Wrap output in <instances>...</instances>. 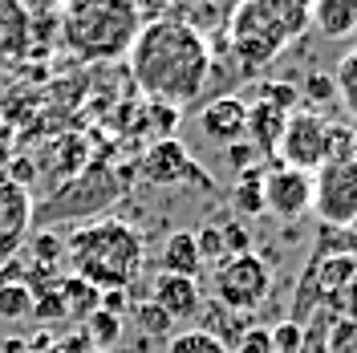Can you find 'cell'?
<instances>
[{
    "label": "cell",
    "mask_w": 357,
    "mask_h": 353,
    "mask_svg": "<svg viewBox=\"0 0 357 353\" xmlns=\"http://www.w3.org/2000/svg\"><path fill=\"white\" fill-rule=\"evenodd\" d=\"M24 313H33V288L29 285L0 288V317H24Z\"/></svg>",
    "instance_id": "22"
},
{
    "label": "cell",
    "mask_w": 357,
    "mask_h": 353,
    "mask_svg": "<svg viewBox=\"0 0 357 353\" xmlns=\"http://www.w3.org/2000/svg\"><path fill=\"white\" fill-rule=\"evenodd\" d=\"M268 296H272V268L256 252H244V256H231V260L215 264V301L223 309L252 317L256 309H264Z\"/></svg>",
    "instance_id": "4"
},
{
    "label": "cell",
    "mask_w": 357,
    "mask_h": 353,
    "mask_svg": "<svg viewBox=\"0 0 357 353\" xmlns=\"http://www.w3.org/2000/svg\"><path fill=\"white\" fill-rule=\"evenodd\" d=\"M227 353H272V337H268V329H248Z\"/></svg>",
    "instance_id": "25"
},
{
    "label": "cell",
    "mask_w": 357,
    "mask_h": 353,
    "mask_svg": "<svg viewBox=\"0 0 357 353\" xmlns=\"http://www.w3.org/2000/svg\"><path fill=\"white\" fill-rule=\"evenodd\" d=\"M333 134L337 130L317 110H292L289 122H284V134L276 142V155H280L284 167L317 175L333 158Z\"/></svg>",
    "instance_id": "6"
},
{
    "label": "cell",
    "mask_w": 357,
    "mask_h": 353,
    "mask_svg": "<svg viewBox=\"0 0 357 353\" xmlns=\"http://www.w3.org/2000/svg\"><path fill=\"white\" fill-rule=\"evenodd\" d=\"M66 256L77 280L98 292H126L142 272L146 248L126 220H93L66 240Z\"/></svg>",
    "instance_id": "2"
},
{
    "label": "cell",
    "mask_w": 357,
    "mask_h": 353,
    "mask_svg": "<svg viewBox=\"0 0 357 353\" xmlns=\"http://www.w3.org/2000/svg\"><path fill=\"white\" fill-rule=\"evenodd\" d=\"M142 179L158 183V187H178V183H203L207 187L199 163L191 158V151L178 138H158L155 147L142 155Z\"/></svg>",
    "instance_id": "8"
},
{
    "label": "cell",
    "mask_w": 357,
    "mask_h": 353,
    "mask_svg": "<svg viewBox=\"0 0 357 353\" xmlns=\"http://www.w3.org/2000/svg\"><path fill=\"white\" fill-rule=\"evenodd\" d=\"M134 325H138L142 333H151V337H175V321L158 309L155 301L134 305Z\"/></svg>",
    "instance_id": "21"
},
{
    "label": "cell",
    "mask_w": 357,
    "mask_h": 353,
    "mask_svg": "<svg viewBox=\"0 0 357 353\" xmlns=\"http://www.w3.org/2000/svg\"><path fill=\"white\" fill-rule=\"evenodd\" d=\"M284 122H289V114L276 110L272 102H256V106H248V142L256 147V155H276V142H280V134H284Z\"/></svg>",
    "instance_id": "15"
},
{
    "label": "cell",
    "mask_w": 357,
    "mask_h": 353,
    "mask_svg": "<svg viewBox=\"0 0 357 353\" xmlns=\"http://www.w3.org/2000/svg\"><path fill=\"white\" fill-rule=\"evenodd\" d=\"M305 93L309 98H317V102H329L337 93V86H333V77H321V73H312L309 82H305Z\"/></svg>",
    "instance_id": "26"
},
{
    "label": "cell",
    "mask_w": 357,
    "mask_h": 353,
    "mask_svg": "<svg viewBox=\"0 0 357 353\" xmlns=\"http://www.w3.org/2000/svg\"><path fill=\"white\" fill-rule=\"evenodd\" d=\"M138 0H66L61 8V37L69 53L82 61H114L130 53L142 29Z\"/></svg>",
    "instance_id": "3"
},
{
    "label": "cell",
    "mask_w": 357,
    "mask_h": 353,
    "mask_svg": "<svg viewBox=\"0 0 357 353\" xmlns=\"http://www.w3.org/2000/svg\"><path fill=\"white\" fill-rule=\"evenodd\" d=\"M244 4L284 45H296L312 29V0H244Z\"/></svg>",
    "instance_id": "10"
},
{
    "label": "cell",
    "mask_w": 357,
    "mask_h": 353,
    "mask_svg": "<svg viewBox=\"0 0 357 353\" xmlns=\"http://www.w3.org/2000/svg\"><path fill=\"white\" fill-rule=\"evenodd\" d=\"M33 227V195L13 175H0V256H13Z\"/></svg>",
    "instance_id": "9"
},
{
    "label": "cell",
    "mask_w": 357,
    "mask_h": 353,
    "mask_svg": "<svg viewBox=\"0 0 357 353\" xmlns=\"http://www.w3.org/2000/svg\"><path fill=\"white\" fill-rule=\"evenodd\" d=\"M29 45V13L21 0H0V57H17Z\"/></svg>",
    "instance_id": "16"
},
{
    "label": "cell",
    "mask_w": 357,
    "mask_h": 353,
    "mask_svg": "<svg viewBox=\"0 0 357 353\" xmlns=\"http://www.w3.org/2000/svg\"><path fill=\"white\" fill-rule=\"evenodd\" d=\"M126 57H130L134 86L162 110L195 106L211 77V49L203 33L175 17L142 24Z\"/></svg>",
    "instance_id": "1"
},
{
    "label": "cell",
    "mask_w": 357,
    "mask_h": 353,
    "mask_svg": "<svg viewBox=\"0 0 357 353\" xmlns=\"http://www.w3.org/2000/svg\"><path fill=\"white\" fill-rule=\"evenodd\" d=\"M158 268H162V272H175V276L199 280V272L207 264H203V252H199L195 232H175V236H167L162 252H158Z\"/></svg>",
    "instance_id": "14"
},
{
    "label": "cell",
    "mask_w": 357,
    "mask_h": 353,
    "mask_svg": "<svg viewBox=\"0 0 357 353\" xmlns=\"http://www.w3.org/2000/svg\"><path fill=\"white\" fill-rule=\"evenodd\" d=\"M151 301L178 325V321H191V317L203 313V288H199V280H191V276L158 272L155 280H151Z\"/></svg>",
    "instance_id": "11"
},
{
    "label": "cell",
    "mask_w": 357,
    "mask_h": 353,
    "mask_svg": "<svg viewBox=\"0 0 357 353\" xmlns=\"http://www.w3.org/2000/svg\"><path fill=\"white\" fill-rule=\"evenodd\" d=\"M312 211L325 227L357 223V151L329 158L312 175Z\"/></svg>",
    "instance_id": "5"
},
{
    "label": "cell",
    "mask_w": 357,
    "mask_h": 353,
    "mask_svg": "<svg viewBox=\"0 0 357 353\" xmlns=\"http://www.w3.org/2000/svg\"><path fill=\"white\" fill-rule=\"evenodd\" d=\"M312 29L325 41H345L357 33V0H312Z\"/></svg>",
    "instance_id": "13"
},
{
    "label": "cell",
    "mask_w": 357,
    "mask_h": 353,
    "mask_svg": "<svg viewBox=\"0 0 357 353\" xmlns=\"http://www.w3.org/2000/svg\"><path fill=\"white\" fill-rule=\"evenodd\" d=\"M199 317H203V325H199V329H207L211 337H215V341H223L227 350H231V345H236V341H240V337L248 333V317H244V313L223 309L220 301H215V309L199 313Z\"/></svg>",
    "instance_id": "17"
},
{
    "label": "cell",
    "mask_w": 357,
    "mask_h": 353,
    "mask_svg": "<svg viewBox=\"0 0 357 353\" xmlns=\"http://www.w3.org/2000/svg\"><path fill=\"white\" fill-rule=\"evenodd\" d=\"M89 333L98 345H114L122 337V317L118 313H106V309H93L89 313Z\"/></svg>",
    "instance_id": "23"
},
{
    "label": "cell",
    "mask_w": 357,
    "mask_h": 353,
    "mask_svg": "<svg viewBox=\"0 0 357 353\" xmlns=\"http://www.w3.org/2000/svg\"><path fill=\"white\" fill-rule=\"evenodd\" d=\"M231 207H236L240 216H256V211H264V171H260V167L240 171V179H236V195H231Z\"/></svg>",
    "instance_id": "18"
},
{
    "label": "cell",
    "mask_w": 357,
    "mask_h": 353,
    "mask_svg": "<svg viewBox=\"0 0 357 353\" xmlns=\"http://www.w3.org/2000/svg\"><path fill=\"white\" fill-rule=\"evenodd\" d=\"M199 130L211 138V142H220L223 151L227 147H236V142H244L248 134V106L240 98H215V102H207L199 110Z\"/></svg>",
    "instance_id": "12"
},
{
    "label": "cell",
    "mask_w": 357,
    "mask_h": 353,
    "mask_svg": "<svg viewBox=\"0 0 357 353\" xmlns=\"http://www.w3.org/2000/svg\"><path fill=\"white\" fill-rule=\"evenodd\" d=\"M325 353H357V317H341L329 329Z\"/></svg>",
    "instance_id": "24"
},
{
    "label": "cell",
    "mask_w": 357,
    "mask_h": 353,
    "mask_svg": "<svg viewBox=\"0 0 357 353\" xmlns=\"http://www.w3.org/2000/svg\"><path fill=\"white\" fill-rule=\"evenodd\" d=\"M264 211H272L276 220H301L312 211V175L296 171L284 163H272L264 171Z\"/></svg>",
    "instance_id": "7"
},
{
    "label": "cell",
    "mask_w": 357,
    "mask_h": 353,
    "mask_svg": "<svg viewBox=\"0 0 357 353\" xmlns=\"http://www.w3.org/2000/svg\"><path fill=\"white\" fill-rule=\"evenodd\" d=\"M333 86H337V98L345 102L349 118L357 122V45L337 61V73H333Z\"/></svg>",
    "instance_id": "19"
},
{
    "label": "cell",
    "mask_w": 357,
    "mask_h": 353,
    "mask_svg": "<svg viewBox=\"0 0 357 353\" xmlns=\"http://www.w3.org/2000/svg\"><path fill=\"white\" fill-rule=\"evenodd\" d=\"M167 353H227V345L215 341L207 329H178L167 341Z\"/></svg>",
    "instance_id": "20"
}]
</instances>
